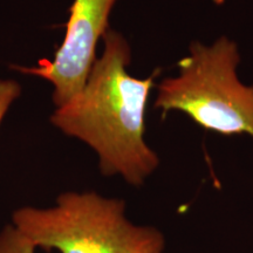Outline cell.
<instances>
[{
  "label": "cell",
  "mask_w": 253,
  "mask_h": 253,
  "mask_svg": "<svg viewBox=\"0 0 253 253\" xmlns=\"http://www.w3.org/2000/svg\"><path fill=\"white\" fill-rule=\"evenodd\" d=\"M103 53L96 58L86 84L58 107L50 122L96 153L103 176H120L140 188L160 166L158 155L144 140L145 112L160 69L145 79L126 71L131 61L128 41L109 28Z\"/></svg>",
  "instance_id": "6da1fadb"
},
{
  "label": "cell",
  "mask_w": 253,
  "mask_h": 253,
  "mask_svg": "<svg viewBox=\"0 0 253 253\" xmlns=\"http://www.w3.org/2000/svg\"><path fill=\"white\" fill-rule=\"evenodd\" d=\"M11 224L37 246L59 253H163L164 235L126 216V202L95 191L63 192L49 208L23 207Z\"/></svg>",
  "instance_id": "7a4b0ae2"
},
{
  "label": "cell",
  "mask_w": 253,
  "mask_h": 253,
  "mask_svg": "<svg viewBox=\"0 0 253 253\" xmlns=\"http://www.w3.org/2000/svg\"><path fill=\"white\" fill-rule=\"evenodd\" d=\"M236 41L221 36L210 45L194 41L177 62L176 77L157 87L155 108L188 115L196 125L223 136L249 135L253 140V86L240 81Z\"/></svg>",
  "instance_id": "3957f363"
},
{
  "label": "cell",
  "mask_w": 253,
  "mask_h": 253,
  "mask_svg": "<svg viewBox=\"0 0 253 253\" xmlns=\"http://www.w3.org/2000/svg\"><path fill=\"white\" fill-rule=\"evenodd\" d=\"M118 0H74L69 8L63 41L52 60H39L34 67L12 66L23 74L49 81L53 101L60 107L86 84L96 60V46L109 30V15Z\"/></svg>",
  "instance_id": "277c9868"
},
{
  "label": "cell",
  "mask_w": 253,
  "mask_h": 253,
  "mask_svg": "<svg viewBox=\"0 0 253 253\" xmlns=\"http://www.w3.org/2000/svg\"><path fill=\"white\" fill-rule=\"evenodd\" d=\"M0 253H37V246L9 223L0 230Z\"/></svg>",
  "instance_id": "5b68a950"
},
{
  "label": "cell",
  "mask_w": 253,
  "mask_h": 253,
  "mask_svg": "<svg viewBox=\"0 0 253 253\" xmlns=\"http://www.w3.org/2000/svg\"><path fill=\"white\" fill-rule=\"evenodd\" d=\"M21 93L20 84L14 80H0V123L11 104L17 100Z\"/></svg>",
  "instance_id": "8992f818"
}]
</instances>
